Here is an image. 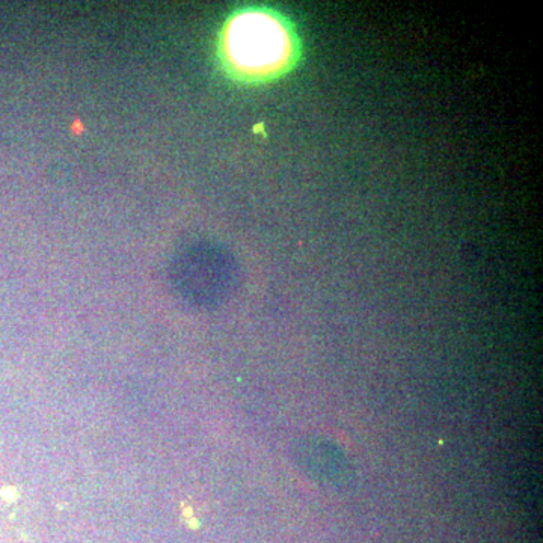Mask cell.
Segmentation results:
<instances>
[{
	"mask_svg": "<svg viewBox=\"0 0 543 543\" xmlns=\"http://www.w3.org/2000/svg\"><path fill=\"white\" fill-rule=\"evenodd\" d=\"M283 31L274 20L263 16H246L231 26L228 35L234 61L249 70H266L277 64L284 52Z\"/></svg>",
	"mask_w": 543,
	"mask_h": 543,
	"instance_id": "obj_1",
	"label": "cell"
}]
</instances>
